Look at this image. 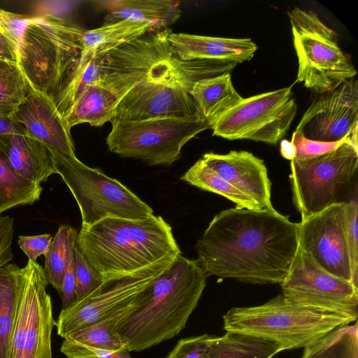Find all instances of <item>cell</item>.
Here are the masks:
<instances>
[{
  "instance_id": "1",
  "label": "cell",
  "mask_w": 358,
  "mask_h": 358,
  "mask_svg": "<svg viewBox=\"0 0 358 358\" xmlns=\"http://www.w3.org/2000/svg\"><path fill=\"white\" fill-rule=\"evenodd\" d=\"M299 227L274 208L224 210L197 241V261L208 277L280 284L299 248Z\"/></svg>"
},
{
  "instance_id": "2",
  "label": "cell",
  "mask_w": 358,
  "mask_h": 358,
  "mask_svg": "<svg viewBox=\"0 0 358 358\" xmlns=\"http://www.w3.org/2000/svg\"><path fill=\"white\" fill-rule=\"evenodd\" d=\"M76 243L104 282L169 266L182 254L162 217H107L81 227Z\"/></svg>"
},
{
  "instance_id": "3",
  "label": "cell",
  "mask_w": 358,
  "mask_h": 358,
  "mask_svg": "<svg viewBox=\"0 0 358 358\" xmlns=\"http://www.w3.org/2000/svg\"><path fill=\"white\" fill-rule=\"evenodd\" d=\"M207 278L197 260L179 255L117 324L127 350L141 352L177 336L196 308Z\"/></svg>"
},
{
  "instance_id": "4",
  "label": "cell",
  "mask_w": 358,
  "mask_h": 358,
  "mask_svg": "<svg viewBox=\"0 0 358 358\" xmlns=\"http://www.w3.org/2000/svg\"><path fill=\"white\" fill-rule=\"evenodd\" d=\"M353 322L344 316L300 306L282 294L261 305L231 308L223 316L226 331L265 338L278 343L283 350L304 348Z\"/></svg>"
},
{
  "instance_id": "5",
  "label": "cell",
  "mask_w": 358,
  "mask_h": 358,
  "mask_svg": "<svg viewBox=\"0 0 358 358\" xmlns=\"http://www.w3.org/2000/svg\"><path fill=\"white\" fill-rule=\"evenodd\" d=\"M83 31L64 19L32 16L17 63L33 90L54 99L78 64Z\"/></svg>"
},
{
  "instance_id": "6",
  "label": "cell",
  "mask_w": 358,
  "mask_h": 358,
  "mask_svg": "<svg viewBox=\"0 0 358 358\" xmlns=\"http://www.w3.org/2000/svg\"><path fill=\"white\" fill-rule=\"evenodd\" d=\"M56 173L59 174L76 199L82 227L107 217L143 220L154 210L136 194L99 169L91 168L76 156L49 148Z\"/></svg>"
},
{
  "instance_id": "7",
  "label": "cell",
  "mask_w": 358,
  "mask_h": 358,
  "mask_svg": "<svg viewBox=\"0 0 358 358\" xmlns=\"http://www.w3.org/2000/svg\"><path fill=\"white\" fill-rule=\"evenodd\" d=\"M358 165V147L349 136L324 154L290 160L293 203L301 220L339 203L350 190Z\"/></svg>"
},
{
  "instance_id": "8",
  "label": "cell",
  "mask_w": 358,
  "mask_h": 358,
  "mask_svg": "<svg viewBox=\"0 0 358 358\" xmlns=\"http://www.w3.org/2000/svg\"><path fill=\"white\" fill-rule=\"evenodd\" d=\"M170 30L155 29L144 36L94 55L80 56L75 70L53 99L62 115L90 85L120 74L151 69L171 59Z\"/></svg>"
},
{
  "instance_id": "9",
  "label": "cell",
  "mask_w": 358,
  "mask_h": 358,
  "mask_svg": "<svg viewBox=\"0 0 358 358\" xmlns=\"http://www.w3.org/2000/svg\"><path fill=\"white\" fill-rule=\"evenodd\" d=\"M287 14L299 61L296 82L323 94L354 78L357 71L334 30L313 11L296 7Z\"/></svg>"
},
{
  "instance_id": "10",
  "label": "cell",
  "mask_w": 358,
  "mask_h": 358,
  "mask_svg": "<svg viewBox=\"0 0 358 358\" xmlns=\"http://www.w3.org/2000/svg\"><path fill=\"white\" fill-rule=\"evenodd\" d=\"M106 137L108 150L123 157L141 159L150 166L171 165L182 147L199 133L210 129L198 114L180 118L143 121L113 120Z\"/></svg>"
},
{
  "instance_id": "11",
  "label": "cell",
  "mask_w": 358,
  "mask_h": 358,
  "mask_svg": "<svg viewBox=\"0 0 358 358\" xmlns=\"http://www.w3.org/2000/svg\"><path fill=\"white\" fill-rule=\"evenodd\" d=\"M194 83L185 62L172 55L163 68L124 96L113 120L143 121L194 115L197 113L189 94Z\"/></svg>"
},
{
  "instance_id": "12",
  "label": "cell",
  "mask_w": 358,
  "mask_h": 358,
  "mask_svg": "<svg viewBox=\"0 0 358 358\" xmlns=\"http://www.w3.org/2000/svg\"><path fill=\"white\" fill-rule=\"evenodd\" d=\"M296 110L291 87L243 99L215 122L213 135L275 145L287 134Z\"/></svg>"
},
{
  "instance_id": "13",
  "label": "cell",
  "mask_w": 358,
  "mask_h": 358,
  "mask_svg": "<svg viewBox=\"0 0 358 358\" xmlns=\"http://www.w3.org/2000/svg\"><path fill=\"white\" fill-rule=\"evenodd\" d=\"M280 285L282 294L296 304L357 321L358 287L324 270L299 247Z\"/></svg>"
},
{
  "instance_id": "14",
  "label": "cell",
  "mask_w": 358,
  "mask_h": 358,
  "mask_svg": "<svg viewBox=\"0 0 358 358\" xmlns=\"http://www.w3.org/2000/svg\"><path fill=\"white\" fill-rule=\"evenodd\" d=\"M25 281L13 330L8 358H52L51 336L56 322L43 268L28 260Z\"/></svg>"
},
{
  "instance_id": "15",
  "label": "cell",
  "mask_w": 358,
  "mask_h": 358,
  "mask_svg": "<svg viewBox=\"0 0 358 358\" xmlns=\"http://www.w3.org/2000/svg\"><path fill=\"white\" fill-rule=\"evenodd\" d=\"M299 224V247L324 270L358 287L351 268L346 202L334 204Z\"/></svg>"
},
{
  "instance_id": "16",
  "label": "cell",
  "mask_w": 358,
  "mask_h": 358,
  "mask_svg": "<svg viewBox=\"0 0 358 358\" xmlns=\"http://www.w3.org/2000/svg\"><path fill=\"white\" fill-rule=\"evenodd\" d=\"M167 266L104 282L85 299L62 309L55 325L57 334L64 338L128 306Z\"/></svg>"
},
{
  "instance_id": "17",
  "label": "cell",
  "mask_w": 358,
  "mask_h": 358,
  "mask_svg": "<svg viewBox=\"0 0 358 358\" xmlns=\"http://www.w3.org/2000/svg\"><path fill=\"white\" fill-rule=\"evenodd\" d=\"M358 123V83L350 79L313 103L296 128L308 139L337 142Z\"/></svg>"
},
{
  "instance_id": "18",
  "label": "cell",
  "mask_w": 358,
  "mask_h": 358,
  "mask_svg": "<svg viewBox=\"0 0 358 358\" xmlns=\"http://www.w3.org/2000/svg\"><path fill=\"white\" fill-rule=\"evenodd\" d=\"M169 60L151 69L117 75L87 87L63 117L69 130L83 123L100 127L110 122L124 96L136 85L163 68Z\"/></svg>"
},
{
  "instance_id": "19",
  "label": "cell",
  "mask_w": 358,
  "mask_h": 358,
  "mask_svg": "<svg viewBox=\"0 0 358 358\" xmlns=\"http://www.w3.org/2000/svg\"><path fill=\"white\" fill-rule=\"evenodd\" d=\"M11 116L32 138L48 148L76 156L71 131L52 99L30 87L27 96Z\"/></svg>"
},
{
  "instance_id": "20",
  "label": "cell",
  "mask_w": 358,
  "mask_h": 358,
  "mask_svg": "<svg viewBox=\"0 0 358 358\" xmlns=\"http://www.w3.org/2000/svg\"><path fill=\"white\" fill-rule=\"evenodd\" d=\"M201 159L210 169L254 201L260 209L273 208L271 183L262 159L243 150H231L224 155L208 152Z\"/></svg>"
},
{
  "instance_id": "21",
  "label": "cell",
  "mask_w": 358,
  "mask_h": 358,
  "mask_svg": "<svg viewBox=\"0 0 358 358\" xmlns=\"http://www.w3.org/2000/svg\"><path fill=\"white\" fill-rule=\"evenodd\" d=\"M170 51L180 60L210 59L235 62L250 60L257 45L251 38L210 37L170 31Z\"/></svg>"
},
{
  "instance_id": "22",
  "label": "cell",
  "mask_w": 358,
  "mask_h": 358,
  "mask_svg": "<svg viewBox=\"0 0 358 358\" xmlns=\"http://www.w3.org/2000/svg\"><path fill=\"white\" fill-rule=\"evenodd\" d=\"M0 148L10 167L27 180L41 185L56 173L49 148L23 129L1 136Z\"/></svg>"
},
{
  "instance_id": "23",
  "label": "cell",
  "mask_w": 358,
  "mask_h": 358,
  "mask_svg": "<svg viewBox=\"0 0 358 358\" xmlns=\"http://www.w3.org/2000/svg\"><path fill=\"white\" fill-rule=\"evenodd\" d=\"M96 3L108 12L104 24L128 20L163 29L181 15L178 2L171 0H109Z\"/></svg>"
},
{
  "instance_id": "24",
  "label": "cell",
  "mask_w": 358,
  "mask_h": 358,
  "mask_svg": "<svg viewBox=\"0 0 358 358\" xmlns=\"http://www.w3.org/2000/svg\"><path fill=\"white\" fill-rule=\"evenodd\" d=\"M189 94L196 113L209 123L210 129L220 117L243 99L234 87L230 73L197 81Z\"/></svg>"
},
{
  "instance_id": "25",
  "label": "cell",
  "mask_w": 358,
  "mask_h": 358,
  "mask_svg": "<svg viewBox=\"0 0 358 358\" xmlns=\"http://www.w3.org/2000/svg\"><path fill=\"white\" fill-rule=\"evenodd\" d=\"M24 281V268L8 264L0 268V358H8Z\"/></svg>"
},
{
  "instance_id": "26",
  "label": "cell",
  "mask_w": 358,
  "mask_h": 358,
  "mask_svg": "<svg viewBox=\"0 0 358 358\" xmlns=\"http://www.w3.org/2000/svg\"><path fill=\"white\" fill-rule=\"evenodd\" d=\"M283 350L280 345L243 333L226 331L214 336L205 358H273Z\"/></svg>"
},
{
  "instance_id": "27",
  "label": "cell",
  "mask_w": 358,
  "mask_h": 358,
  "mask_svg": "<svg viewBox=\"0 0 358 358\" xmlns=\"http://www.w3.org/2000/svg\"><path fill=\"white\" fill-rule=\"evenodd\" d=\"M152 29H155L149 24L124 20L84 31L80 56L106 51L137 39Z\"/></svg>"
},
{
  "instance_id": "28",
  "label": "cell",
  "mask_w": 358,
  "mask_h": 358,
  "mask_svg": "<svg viewBox=\"0 0 358 358\" xmlns=\"http://www.w3.org/2000/svg\"><path fill=\"white\" fill-rule=\"evenodd\" d=\"M42 190L41 185L17 174L0 148V215L12 208L34 203Z\"/></svg>"
},
{
  "instance_id": "29",
  "label": "cell",
  "mask_w": 358,
  "mask_h": 358,
  "mask_svg": "<svg viewBox=\"0 0 358 358\" xmlns=\"http://www.w3.org/2000/svg\"><path fill=\"white\" fill-rule=\"evenodd\" d=\"M181 180L203 190L222 195L234 202L237 208L261 210L254 201L210 169L201 158L185 173Z\"/></svg>"
},
{
  "instance_id": "30",
  "label": "cell",
  "mask_w": 358,
  "mask_h": 358,
  "mask_svg": "<svg viewBox=\"0 0 358 358\" xmlns=\"http://www.w3.org/2000/svg\"><path fill=\"white\" fill-rule=\"evenodd\" d=\"M303 349L301 358H358L357 323L340 327Z\"/></svg>"
},
{
  "instance_id": "31",
  "label": "cell",
  "mask_w": 358,
  "mask_h": 358,
  "mask_svg": "<svg viewBox=\"0 0 358 358\" xmlns=\"http://www.w3.org/2000/svg\"><path fill=\"white\" fill-rule=\"evenodd\" d=\"M135 300L109 317L73 331L64 338L79 344L110 351L127 350V345L117 334L115 328Z\"/></svg>"
},
{
  "instance_id": "32",
  "label": "cell",
  "mask_w": 358,
  "mask_h": 358,
  "mask_svg": "<svg viewBox=\"0 0 358 358\" xmlns=\"http://www.w3.org/2000/svg\"><path fill=\"white\" fill-rule=\"evenodd\" d=\"M77 232L71 226L61 225L44 255L45 275L48 284L58 292L67 266L71 241Z\"/></svg>"
},
{
  "instance_id": "33",
  "label": "cell",
  "mask_w": 358,
  "mask_h": 358,
  "mask_svg": "<svg viewBox=\"0 0 358 358\" xmlns=\"http://www.w3.org/2000/svg\"><path fill=\"white\" fill-rule=\"evenodd\" d=\"M29 89L17 63L0 59V110L11 115Z\"/></svg>"
},
{
  "instance_id": "34",
  "label": "cell",
  "mask_w": 358,
  "mask_h": 358,
  "mask_svg": "<svg viewBox=\"0 0 358 358\" xmlns=\"http://www.w3.org/2000/svg\"><path fill=\"white\" fill-rule=\"evenodd\" d=\"M74 268L78 301H80L104 282L101 274L91 265L76 243L74 247Z\"/></svg>"
},
{
  "instance_id": "35",
  "label": "cell",
  "mask_w": 358,
  "mask_h": 358,
  "mask_svg": "<svg viewBox=\"0 0 358 358\" xmlns=\"http://www.w3.org/2000/svg\"><path fill=\"white\" fill-rule=\"evenodd\" d=\"M32 16L20 15L0 8V30L12 45L17 55L21 49L26 27Z\"/></svg>"
},
{
  "instance_id": "36",
  "label": "cell",
  "mask_w": 358,
  "mask_h": 358,
  "mask_svg": "<svg viewBox=\"0 0 358 358\" xmlns=\"http://www.w3.org/2000/svg\"><path fill=\"white\" fill-rule=\"evenodd\" d=\"M60 351L67 358H133L127 350L110 351L64 338Z\"/></svg>"
},
{
  "instance_id": "37",
  "label": "cell",
  "mask_w": 358,
  "mask_h": 358,
  "mask_svg": "<svg viewBox=\"0 0 358 358\" xmlns=\"http://www.w3.org/2000/svg\"><path fill=\"white\" fill-rule=\"evenodd\" d=\"M213 337L203 334L180 339L166 358H205Z\"/></svg>"
},
{
  "instance_id": "38",
  "label": "cell",
  "mask_w": 358,
  "mask_h": 358,
  "mask_svg": "<svg viewBox=\"0 0 358 358\" xmlns=\"http://www.w3.org/2000/svg\"><path fill=\"white\" fill-rule=\"evenodd\" d=\"M344 139L337 142L312 141L304 137L301 133L294 131L291 140L294 149V159H303L330 152L336 148Z\"/></svg>"
},
{
  "instance_id": "39",
  "label": "cell",
  "mask_w": 358,
  "mask_h": 358,
  "mask_svg": "<svg viewBox=\"0 0 358 358\" xmlns=\"http://www.w3.org/2000/svg\"><path fill=\"white\" fill-rule=\"evenodd\" d=\"M348 242L354 282L358 285V203L357 199L346 202Z\"/></svg>"
},
{
  "instance_id": "40",
  "label": "cell",
  "mask_w": 358,
  "mask_h": 358,
  "mask_svg": "<svg viewBox=\"0 0 358 358\" xmlns=\"http://www.w3.org/2000/svg\"><path fill=\"white\" fill-rule=\"evenodd\" d=\"M77 236L78 232L71 241L67 266L60 290L58 292L62 299V309H66L78 301L73 255Z\"/></svg>"
},
{
  "instance_id": "41",
  "label": "cell",
  "mask_w": 358,
  "mask_h": 358,
  "mask_svg": "<svg viewBox=\"0 0 358 358\" xmlns=\"http://www.w3.org/2000/svg\"><path fill=\"white\" fill-rule=\"evenodd\" d=\"M50 234L36 236H19L18 245L29 260L36 262L41 255H45L52 241Z\"/></svg>"
},
{
  "instance_id": "42",
  "label": "cell",
  "mask_w": 358,
  "mask_h": 358,
  "mask_svg": "<svg viewBox=\"0 0 358 358\" xmlns=\"http://www.w3.org/2000/svg\"><path fill=\"white\" fill-rule=\"evenodd\" d=\"M14 234L13 219L0 215V268L13 258L12 243Z\"/></svg>"
},
{
  "instance_id": "43",
  "label": "cell",
  "mask_w": 358,
  "mask_h": 358,
  "mask_svg": "<svg viewBox=\"0 0 358 358\" xmlns=\"http://www.w3.org/2000/svg\"><path fill=\"white\" fill-rule=\"evenodd\" d=\"M22 128L15 123L10 115L0 110V137L20 131Z\"/></svg>"
},
{
  "instance_id": "44",
  "label": "cell",
  "mask_w": 358,
  "mask_h": 358,
  "mask_svg": "<svg viewBox=\"0 0 358 358\" xmlns=\"http://www.w3.org/2000/svg\"><path fill=\"white\" fill-rule=\"evenodd\" d=\"M0 59L17 62V54L15 49L1 31Z\"/></svg>"
},
{
  "instance_id": "45",
  "label": "cell",
  "mask_w": 358,
  "mask_h": 358,
  "mask_svg": "<svg viewBox=\"0 0 358 358\" xmlns=\"http://www.w3.org/2000/svg\"><path fill=\"white\" fill-rule=\"evenodd\" d=\"M281 155L286 159L292 160L294 157V149L291 142L283 140L280 144Z\"/></svg>"
},
{
  "instance_id": "46",
  "label": "cell",
  "mask_w": 358,
  "mask_h": 358,
  "mask_svg": "<svg viewBox=\"0 0 358 358\" xmlns=\"http://www.w3.org/2000/svg\"><path fill=\"white\" fill-rule=\"evenodd\" d=\"M0 31H1V30H0Z\"/></svg>"
}]
</instances>
